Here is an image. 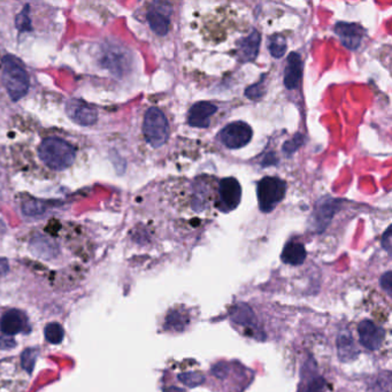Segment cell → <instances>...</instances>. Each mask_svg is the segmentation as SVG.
Here are the masks:
<instances>
[{
    "label": "cell",
    "instance_id": "obj_1",
    "mask_svg": "<svg viewBox=\"0 0 392 392\" xmlns=\"http://www.w3.org/2000/svg\"><path fill=\"white\" fill-rule=\"evenodd\" d=\"M41 160L53 171H65L73 165L76 152L72 144L58 137L43 140L39 147Z\"/></svg>",
    "mask_w": 392,
    "mask_h": 392
},
{
    "label": "cell",
    "instance_id": "obj_2",
    "mask_svg": "<svg viewBox=\"0 0 392 392\" xmlns=\"http://www.w3.org/2000/svg\"><path fill=\"white\" fill-rule=\"evenodd\" d=\"M3 81L13 102L23 98L29 90V76L25 68L14 56L3 59Z\"/></svg>",
    "mask_w": 392,
    "mask_h": 392
},
{
    "label": "cell",
    "instance_id": "obj_3",
    "mask_svg": "<svg viewBox=\"0 0 392 392\" xmlns=\"http://www.w3.org/2000/svg\"><path fill=\"white\" fill-rule=\"evenodd\" d=\"M143 133L151 146H162L169 138L168 120L158 107L147 109L144 116Z\"/></svg>",
    "mask_w": 392,
    "mask_h": 392
},
{
    "label": "cell",
    "instance_id": "obj_4",
    "mask_svg": "<svg viewBox=\"0 0 392 392\" xmlns=\"http://www.w3.org/2000/svg\"><path fill=\"white\" fill-rule=\"evenodd\" d=\"M287 193V183L274 176H266L260 179L257 186V196L259 208L263 213H270L284 199Z\"/></svg>",
    "mask_w": 392,
    "mask_h": 392
},
{
    "label": "cell",
    "instance_id": "obj_5",
    "mask_svg": "<svg viewBox=\"0 0 392 392\" xmlns=\"http://www.w3.org/2000/svg\"><path fill=\"white\" fill-rule=\"evenodd\" d=\"M242 199V188L239 181L235 177H226L221 179L217 186V202L215 207L220 212L229 213L236 210Z\"/></svg>",
    "mask_w": 392,
    "mask_h": 392
},
{
    "label": "cell",
    "instance_id": "obj_6",
    "mask_svg": "<svg viewBox=\"0 0 392 392\" xmlns=\"http://www.w3.org/2000/svg\"><path fill=\"white\" fill-rule=\"evenodd\" d=\"M253 130L251 127L243 121L231 122L221 130L219 138L224 146L230 150L242 149L251 142Z\"/></svg>",
    "mask_w": 392,
    "mask_h": 392
},
{
    "label": "cell",
    "instance_id": "obj_7",
    "mask_svg": "<svg viewBox=\"0 0 392 392\" xmlns=\"http://www.w3.org/2000/svg\"><path fill=\"white\" fill-rule=\"evenodd\" d=\"M67 116L80 126H92L98 119L95 107L78 99H70L66 104Z\"/></svg>",
    "mask_w": 392,
    "mask_h": 392
},
{
    "label": "cell",
    "instance_id": "obj_8",
    "mask_svg": "<svg viewBox=\"0 0 392 392\" xmlns=\"http://www.w3.org/2000/svg\"><path fill=\"white\" fill-rule=\"evenodd\" d=\"M358 334L361 345L369 351L378 350L384 340V330L371 320H364L359 323Z\"/></svg>",
    "mask_w": 392,
    "mask_h": 392
},
{
    "label": "cell",
    "instance_id": "obj_9",
    "mask_svg": "<svg viewBox=\"0 0 392 392\" xmlns=\"http://www.w3.org/2000/svg\"><path fill=\"white\" fill-rule=\"evenodd\" d=\"M335 32L340 37V42L347 49L357 50L364 39V29L361 25L347 22H338L335 25Z\"/></svg>",
    "mask_w": 392,
    "mask_h": 392
},
{
    "label": "cell",
    "instance_id": "obj_10",
    "mask_svg": "<svg viewBox=\"0 0 392 392\" xmlns=\"http://www.w3.org/2000/svg\"><path fill=\"white\" fill-rule=\"evenodd\" d=\"M27 326L28 318L23 312L17 308L5 312L0 319V330L8 336H14L17 334L22 333Z\"/></svg>",
    "mask_w": 392,
    "mask_h": 392
},
{
    "label": "cell",
    "instance_id": "obj_11",
    "mask_svg": "<svg viewBox=\"0 0 392 392\" xmlns=\"http://www.w3.org/2000/svg\"><path fill=\"white\" fill-rule=\"evenodd\" d=\"M217 112V107L212 102H196L188 113V123L193 128H208L210 126V118Z\"/></svg>",
    "mask_w": 392,
    "mask_h": 392
},
{
    "label": "cell",
    "instance_id": "obj_12",
    "mask_svg": "<svg viewBox=\"0 0 392 392\" xmlns=\"http://www.w3.org/2000/svg\"><path fill=\"white\" fill-rule=\"evenodd\" d=\"M260 37L259 32L253 30L246 39H241L236 46V56L241 63H251L257 59V56L259 53Z\"/></svg>",
    "mask_w": 392,
    "mask_h": 392
},
{
    "label": "cell",
    "instance_id": "obj_13",
    "mask_svg": "<svg viewBox=\"0 0 392 392\" xmlns=\"http://www.w3.org/2000/svg\"><path fill=\"white\" fill-rule=\"evenodd\" d=\"M303 76V60L298 53H291L287 56V67L284 70V85L289 90H294L299 87Z\"/></svg>",
    "mask_w": 392,
    "mask_h": 392
},
{
    "label": "cell",
    "instance_id": "obj_14",
    "mask_svg": "<svg viewBox=\"0 0 392 392\" xmlns=\"http://www.w3.org/2000/svg\"><path fill=\"white\" fill-rule=\"evenodd\" d=\"M169 15H171V10H164L162 4V8H151L150 11L147 12V22L151 29L157 35H167V32H169V25H171Z\"/></svg>",
    "mask_w": 392,
    "mask_h": 392
},
{
    "label": "cell",
    "instance_id": "obj_15",
    "mask_svg": "<svg viewBox=\"0 0 392 392\" xmlns=\"http://www.w3.org/2000/svg\"><path fill=\"white\" fill-rule=\"evenodd\" d=\"M281 259L291 266H299L306 259V250L301 243L289 242L284 246Z\"/></svg>",
    "mask_w": 392,
    "mask_h": 392
},
{
    "label": "cell",
    "instance_id": "obj_16",
    "mask_svg": "<svg viewBox=\"0 0 392 392\" xmlns=\"http://www.w3.org/2000/svg\"><path fill=\"white\" fill-rule=\"evenodd\" d=\"M230 318L239 326H256V316L248 304H237L230 311Z\"/></svg>",
    "mask_w": 392,
    "mask_h": 392
},
{
    "label": "cell",
    "instance_id": "obj_17",
    "mask_svg": "<svg viewBox=\"0 0 392 392\" xmlns=\"http://www.w3.org/2000/svg\"><path fill=\"white\" fill-rule=\"evenodd\" d=\"M337 352L342 361L353 360L357 356V347L354 345L353 338L349 334L340 335L337 338Z\"/></svg>",
    "mask_w": 392,
    "mask_h": 392
},
{
    "label": "cell",
    "instance_id": "obj_18",
    "mask_svg": "<svg viewBox=\"0 0 392 392\" xmlns=\"http://www.w3.org/2000/svg\"><path fill=\"white\" fill-rule=\"evenodd\" d=\"M32 250L37 256L43 257L44 259H50L56 254V243L44 236H39L32 241Z\"/></svg>",
    "mask_w": 392,
    "mask_h": 392
},
{
    "label": "cell",
    "instance_id": "obj_19",
    "mask_svg": "<svg viewBox=\"0 0 392 392\" xmlns=\"http://www.w3.org/2000/svg\"><path fill=\"white\" fill-rule=\"evenodd\" d=\"M189 323V319L179 311H171L167 319H166V327H169L171 329L176 331H182Z\"/></svg>",
    "mask_w": 392,
    "mask_h": 392
},
{
    "label": "cell",
    "instance_id": "obj_20",
    "mask_svg": "<svg viewBox=\"0 0 392 392\" xmlns=\"http://www.w3.org/2000/svg\"><path fill=\"white\" fill-rule=\"evenodd\" d=\"M270 52L274 58L280 59L287 52V41L282 35H274L270 39V44H268Z\"/></svg>",
    "mask_w": 392,
    "mask_h": 392
},
{
    "label": "cell",
    "instance_id": "obj_21",
    "mask_svg": "<svg viewBox=\"0 0 392 392\" xmlns=\"http://www.w3.org/2000/svg\"><path fill=\"white\" fill-rule=\"evenodd\" d=\"M47 210V204L42 200H28L22 205V212L27 217H39L45 213Z\"/></svg>",
    "mask_w": 392,
    "mask_h": 392
},
{
    "label": "cell",
    "instance_id": "obj_22",
    "mask_svg": "<svg viewBox=\"0 0 392 392\" xmlns=\"http://www.w3.org/2000/svg\"><path fill=\"white\" fill-rule=\"evenodd\" d=\"M44 335L47 342L51 344H60L63 342L65 331L59 323H51L45 327Z\"/></svg>",
    "mask_w": 392,
    "mask_h": 392
},
{
    "label": "cell",
    "instance_id": "obj_23",
    "mask_svg": "<svg viewBox=\"0 0 392 392\" xmlns=\"http://www.w3.org/2000/svg\"><path fill=\"white\" fill-rule=\"evenodd\" d=\"M179 378L183 384L188 385L190 388L203 384L205 381V376L200 373H184V374L179 375Z\"/></svg>",
    "mask_w": 392,
    "mask_h": 392
},
{
    "label": "cell",
    "instance_id": "obj_24",
    "mask_svg": "<svg viewBox=\"0 0 392 392\" xmlns=\"http://www.w3.org/2000/svg\"><path fill=\"white\" fill-rule=\"evenodd\" d=\"M29 12L30 8L29 5H25L23 11L17 17V28L20 30V32H29L32 30V25H30V17H29Z\"/></svg>",
    "mask_w": 392,
    "mask_h": 392
},
{
    "label": "cell",
    "instance_id": "obj_25",
    "mask_svg": "<svg viewBox=\"0 0 392 392\" xmlns=\"http://www.w3.org/2000/svg\"><path fill=\"white\" fill-rule=\"evenodd\" d=\"M37 350L36 349H28L22 354V366L25 371L32 373L35 366L36 359H37Z\"/></svg>",
    "mask_w": 392,
    "mask_h": 392
},
{
    "label": "cell",
    "instance_id": "obj_26",
    "mask_svg": "<svg viewBox=\"0 0 392 392\" xmlns=\"http://www.w3.org/2000/svg\"><path fill=\"white\" fill-rule=\"evenodd\" d=\"M263 85H265V77L263 76L261 81L258 82L256 85H251V87L246 89V97L249 99H252V100H258V99L261 98V97L265 95Z\"/></svg>",
    "mask_w": 392,
    "mask_h": 392
},
{
    "label": "cell",
    "instance_id": "obj_27",
    "mask_svg": "<svg viewBox=\"0 0 392 392\" xmlns=\"http://www.w3.org/2000/svg\"><path fill=\"white\" fill-rule=\"evenodd\" d=\"M301 144H303V137L301 135H296L292 140L284 144L283 151L287 155H290L297 150L298 147H301Z\"/></svg>",
    "mask_w": 392,
    "mask_h": 392
},
{
    "label": "cell",
    "instance_id": "obj_28",
    "mask_svg": "<svg viewBox=\"0 0 392 392\" xmlns=\"http://www.w3.org/2000/svg\"><path fill=\"white\" fill-rule=\"evenodd\" d=\"M327 389V382L323 378H316L312 380L308 386L307 392H325Z\"/></svg>",
    "mask_w": 392,
    "mask_h": 392
},
{
    "label": "cell",
    "instance_id": "obj_29",
    "mask_svg": "<svg viewBox=\"0 0 392 392\" xmlns=\"http://www.w3.org/2000/svg\"><path fill=\"white\" fill-rule=\"evenodd\" d=\"M380 285L386 294L391 297L392 296V273L388 270L386 273L383 274L380 280Z\"/></svg>",
    "mask_w": 392,
    "mask_h": 392
},
{
    "label": "cell",
    "instance_id": "obj_30",
    "mask_svg": "<svg viewBox=\"0 0 392 392\" xmlns=\"http://www.w3.org/2000/svg\"><path fill=\"white\" fill-rule=\"evenodd\" d=\"M15 347H17V342H15L13 336H8V335L0 336V350H11Z\"/></svg>",
    "mask_w": 392,
    "mask_h": 392
},
{
    "label": "cell",
    "instance_id": "obj_31",
    "mask_svg": "<svg viewBox=\"0 0 392 392\" xmlns=\"http://www.w3.org/2000/svg\"><path fill=\"white\" fill-rule=\"evenodd\" d=\"M382 246L388 252L391 251V230L388 228V230L385 231V234L382 237Z\"/></svg>",
    "mask_w": 392,
    "mask_h": 392
},
{
    "label": "cell",
    "instance_id": "obj_32",
    "mask_svg": "<svg viewBox=\"0 0 392 392\" xmlns=\"http://www.w3.org/2000/svg\"><path fill=\"white\" fill-rule=\"evenodd\" d=\"M10 272V265L6 259L0 258V280L8 275Z\"/></svg>",
    "mask_w": 392,
    "mask_h": 392
},
{
    "label": "cell",
    "instance_id": "obj_33",
    "mask_svg": "<svg viewBox=\"0 0 392 392\" xmlns=\"http://www.w3.org/2000/svg\"><path fill=\"white\" fill-rule=\"evenodd\" d=\"M165 392H183L181 389L175 388V386H172V388L165 389Z\"/></svg>",
    "mask_w": 392,
    "mask_h": 392
}]
</instances>
